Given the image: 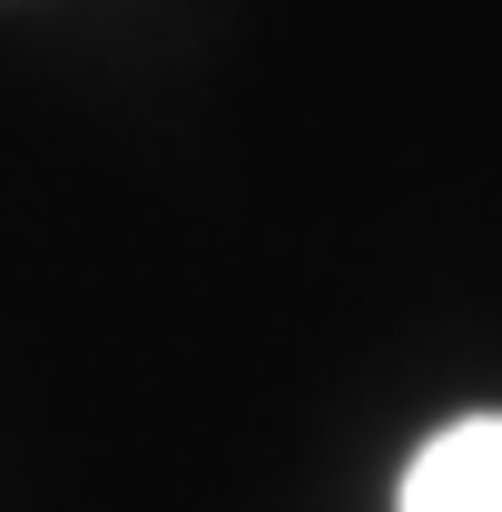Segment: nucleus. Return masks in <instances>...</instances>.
Masks as SVG:
<instances>
[{
    "label": "nucleus",
    "instance_id": "f257e3e1",
    "mask_svg": "<svg viewBox=\"0 0 502 512\" xmlns=\"http://www.w3.org/2000/svg\"><path fill=\"white\" fill-rule=\"evenodd\" d=\"M404 512H502V414H463L404 473Z\"/></svg>",
    "mask_w": 502,
    "mask_h": 512
}]
</instances>
